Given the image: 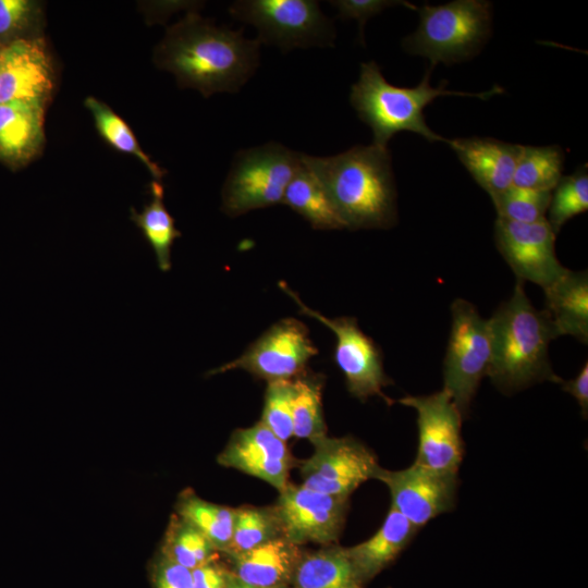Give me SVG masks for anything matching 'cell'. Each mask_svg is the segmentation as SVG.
Wrapping results in <instances>:
<instances>
[{
  "mask_svg": "<svg viewBox=\"0 0 588 588\" xmlns=\"http://www.w3.org/2000/svg\"><path fill=\"white\" fill-rule=\"evenodd\" d=\"M294 394L293 380L268 382L265 394L260 421L284 442L293 437L292 408Z\"/></svg>",
  "mask_w": 588,
  "mask_h": 588,
  "instance_id": "e575fe53",
  "label": "cell"
},
{
  "mask_svg": "<svg viewBox=\"0 0 588 588\" xmlns=\"http://www.w3.org/2000/svg\"><path fill=\"white\" fill-rule=\"evenodd\" d=\"M314 453L301 462L303 486L330 495L348 498L380 468L377 457L351 436H324L311 442Z\"/></svg>",
  "mask_w": 588,
  "mask_h": 588,
  "instance_id": "8fae6325",
  "label": "cell"
},
{
  "mask_svg": "<svg viewBox=\"0 0 588 588\" xmlns=\"http://www.w3.org/2000/svg\"><path fill=\"white\" fill-rule=\"evenodd\" d=\"M274 504L283 537L295 544L335 543L342 532L348 498L324 494L290 483Z\"/></svg>",
  "mask_w": 588,
  "mask_h": 588,
  "instance_id": "5bb4252c",
  "label": "cell"
},
{
  "mask_svg": "<svg viewBox=\"0 0 588 588\" xmlns=\"http://www.w3.org/2000/svg\"><path fill=\"white\" fill-rule=\"evenodd\" d=\"M491 358L487 376L500 390L514 392L534 383L563 380L553 371L550 342L559 338L549 316L538 310L516 280L512 296L488 319Z\"/></svg>",
  "mask_w": 588,
  "mask_h": 588,
  "instance_id": "3957f363",
  "label": "cell"
},
{
  "mask_svg": "<svg viewBox=\"0 0 588 588\" xmlns=\"http://www.w3.org/2000/svg\"><path fill=\"white\" fill-rule=\"evenodd\" d=\"M156 588H193L192 571L161 555L155 569Z\"/></svg>",
  "mask_w": 588,
  "mask_h": 588,
  "instance_id": "8d00e7d4",
  "label": "cell"
},
{
  "mask_svg": "<svg viewBox=\"0 0 588 588\" xmlns=\"http://www.w3.org/2000/svg\"><path fill=\"white\" fill-rule=\"evenodd\" d=\"M302 162L317 177L346 229H389L397 221L396 188L388 148L357 145Z\"/></svg>",
  "mask_w": 588,
  "mask_h": 588,
  "instance_id": "7a4b0ae2",
  "label": "cell"
},
{
  "mask_svg": "<svg viewBox=\"0 0 588 588\" xmlns=\"http://www.w3.org/2000/svg\"><path fill=\"white\" fill-rule=\"evenodd\" d=\"M564 152L558 145H519L513 185L537 191H550L562 179Z\"/></svg>",
  "mask_w": 588,
  "mask_h": 588,
  "instance_id": "4316f807",
  "label": "cell"
},
{
  "mask_svg": "<svg viewBox=\"0 0 588 588\" xmlns=\"http://www.w3.org/2000/svg\"><path fill=\"white\" fill-rule=\"evenodd\" d=\"M587 209L588 173L587 164H584L572 174L562 176L552 189L546 219L558 234L568 220Z\"/></svg>",
  "mask_w": 588,
  "mask_h": 588,
  "instance_id": "1f68e13d",
  "label": "cell"
},
{
  "mask_svg": "<svg viewBox=\"0 0 588 588\" xmlns=\"http://www.w3.org/2000/svg\"><path fill=\"white\" fill-rule=\"evenodd\" d=\"M3 46L0 44V49L2 48Z\"/></svg>",
  "mask_w": 588,
  "mask_h": 588,
  "instance_id": "b9f144b4",
  "label": "cell"
},
{
  "mask_svg": "<svg viewBox=\"0 0 588 588\" xmlns=\"http://www.w3.org/2000/svg\"><path fill=\"white\" fill-rule=\"evenodd\" d=\"M284 441L261 421L235 430L218 463L259 478L281 492L289 485V474L295 465Z\"/></svg>",
  "mask_w": 588,
  "mask_h": 588,
  "instance_id": "2e32d148",
  "label": "cell"
},
{
  "mask_svg": "<svg viewBox=\"0 0 588 588\" xmlns=\"http://www.w3.org/2000/svg\"><path fill=\"white\" fill-rule=\"evenodd\" d=\"M417 29L402 40L403 49L438 63L451 65L477 56L492 33V4L487 0H455L417 7Z\"/></svg>",
  "mask_w": 588,
  "mask_h": 588,
  "instance_id": "5b68a950",
  "label": "cell"
},
{
  "mask_svg": "<svg viewBox=\"0 0 588 588\" xmlns=\"http://www.w3.org/2000/svg\"><path fill=\"white\" fill-rule=\"evenodd\" d=\"M562 388L572 394L580 406L581 415L586 418L588 414V364L587 362L579 370L578 375L567 381H562Z\"/></svg>",
  "mask_w": 588,
  "mask_h": 588,
  "instance_id": "f35d334b",
  "label": "cell"
},
{
  "mask_svg": "<svg viewBox=\"0 0 588 588\" xmlns=\"http://www.w3.org/2000/svg\"><path fill=\"white\" fill-rule=\"evenodd\" d=\"M303 554L301 546L279 537L229 556L238 580L258 588H286Z\"/></svg>",
  "mask_w": 588,
  "mask_h": 588,
  "instance_id": "ffe728a7",
  "label": "cell"
},
{
  "mask_svg": "<svg viewBox=\"0 0 588 588\" xmlns=\"http://www.w3.org/2000/svg\"><path fill=\"white\" fill-rule=\"evenodd\" d=\"M41 5L33 0H0V44L40 37Z\"/></svg>",
  "mask_w": 588,
  "mask_h": 588,
  "instance_id": "836d02e7",
  "label": "cell"
},
{
  "mask_svg": "<svg viewBox=\"0 0 588 588\" xmlns=\"http://www.w3.org/2000/svg\"><path fill=\"white\" fill-rule=\"evenodd\" d=\"M555 236L547 219L520 223L497 218L494 223L495 246L517 280L530 281L543 290L568 270L556 257Z\"/></svg>",
  "mask_w": 588,
  "mask_h": 588,
  "instance_id": "4fadbf2b",
  "label": "cell"
},
{
  "mask_svg": "<svg viewBox=\"0 0 588 588\" xmlns=\"http://www.w3.org/2000/svg\"><path fill=\"white\" fill-rule=\"evenodd\" d=\"M544 291L546 308L559 336L571 335L588 343V274L567 272Z\"/></svg>",
  "mask_w": 588,
  "mask_h": 588,
  "instance_id": "7402d4cb",
  "label": "cell"
},
{
  "mask_svg": "<svg viewBox=\"0 0 588 588\" xmlns=\"http://www.w3.org/2000/svg\"><path fill=\"white\" fill-rule=\"evenodd\" d=\"M353 588H362V587H360V586H355V587H353Z\"/></svg>",
  "mask_w": 588,
  "mask_h": 588,
  "instance_id": "60d3db41",
  "label": "cell"
},
{
  "mask_svg": "<svg viewBox=\"0 0 588 588\" xmlns=\"http://www.w3.org/2000/svg\"><path fill=\"white\" fill-rule=\"evenodd\" d=\"M418 529L392 506L381 527L364 542L344 548L359 584L390 565L407 547Z\"/></svg>",
  "mask_w": 588,
  "mask_h": 588,
  "instance_id": "44dd1931",
  "label": "cell"
},
{
  "mask_svg": "<svg viewBox=\"0 0 588 588\" xmlns=\"http://www.w3.org/2000/svg\"><path fill=\"white\" fill-rule=\"evenodd\" d=\"M330 3L336 8L338 16L342 20L354 19L358 22L359 40L365 45L364 26L368 19L381 13L384 9L404 5L416 11V5L402 0H335Z\"/></svg>",
  "mask_w": 588,
  "mask_h": 588,
  "instance_id": "d590c367",
  "label": "cell"
},
{
  "mask_svg": "<svg viewBox=\"0 0 588 588\" xmlns=\"http://www.w3.org/2000/svg\"><path fill=\"white\" fill-rule=\"evenodd\" d=\"M226 588H258V587L247 585V584L238 580L237 578H235L233 575H231Z\"/></svg>",
  "mask_w": 588,
  "mask_h": 588,
  "instance_id": "ab89813d",
  "label": "cell"
},
{
  "mask_svg": "<svg viewBox=\"0 0 588 588\" xmlns=\"http://www.w3.org/2000/svg\"><path fill=\"white\" fill-rule=\"evenodd\" d=\"M291 583L293 588H353L360 586L343 547L323 546L303 554Z\"/></svg>",
  "mask_w": 588,
  "mask_h": 588,
  "instance_id": "603a6c76",
  "label": "cell"
},
{
  "mask_svg": "<svg viewBox=\"0 0 588 588\" xmlns=\"http://www.w3.org/2000/svg\"><path fill=\"white\" fill-rule=\"evenodd\" d=\"M317 354L305 323L284 318L265 331L241 356L209 373L242 369L268 382L291 380L305 372L307 363Z\"/></svg>",
  "mask_w": 588,
  "mask_h": 588,
  "instance_id": "30bf717a",
  "label": "cell"
},
{
  "mask_svg": "<svg viewBox=\"0 0 588 588\" xmlns=\"http://www.w3.org/2000/svg\"><path fill=\"white\" fill-rule=\"evenodd\" d=\"M53 89V69L42 37L12 41L0 49V103L46 105Z\"/></svg>",
  "mask_w": 588,
  "mask_h": 588,
  "instance_id": "e0dca14e",
  "label": "cell"
},
{
  "mask_svg": "<svg viewBox=\"0 0 588 588\" xmlns=\"http://www.w3.org/2000/svg\"><path fill=\"white\" fill-rule=\"evenodd\" d=\"M431 71L429 68L415 87H397L384 78L375 61L360 64L359 78L352 85L350 102L358 118L371 128L373 145L388 148L389 140L402 131L414 132L429 142L446 144L448 139L433 132L426 123L424 109L429 103L437 97L448 95L487 100L504 91L500 86L481 93L453 91L445 88V82L439 87H431Z\"/></svg>",
  "mask_w": 588,
  "mask_h": 588,
  "instance_id": "277c9868",
  "label": "cell"
},
{
  "mask_svg": "<svg viewBox=\"0 0 588 588\" xmlns=\"http://www.w3.org/2000/svg\"><path fill=\"white\" fill-rule=\"evenodd\" d=\"M491 199L498 218L520 223H534L546 219L551 192L512 185Z\"/></svg>",
  "mask_w": 588,
  "mask_h": 588,
  "instance_id": "d6a6232c",
  "label": "cell"
},
{
  "mask_svg": "<svg viewBox=\"0 0 588 588\" xmlns=\"http://www.w3.org/2000/svg\"><path fill=\"white\" fill-rule=\"evenodd\" d=\"M279 285L297 304L301 314L318 320L334 333V362L345 377L348 392L363 402L370 396H379L391 405L393 401L382 391L392 383L384 372L382 353L375 341L359 329L357 320L352 317L328 318L306 306L285 282Z\"/></svg>",
  "mask_w": 588,
  "mask_h": 588,
  "instance_id": "9c48e42d",
  "label": "cell"
},
{
  "mask_svg": "<svg viewBox=\"0 0 588 588\" xmlns=\"http://www.w3.org/2000/svg\"><path fill=\"white\" fill-rule=\"evenodd\" d=\"M375 479L388 487L391 506L417 529L454 507L457 474L434 471L413 463L400 470L380 466Z\"/></svg>",
  "mask_w": 588,
  "mask_h": 588,
  "instance_id": "9a60e30c",
  "label": "cell"
},
{
  "mask_svg": "<svg viewBox=\"0 0 588 588\" xmlns=\"http://www.w3.org/2000/svg\"><path fill=\"white\" fill-rule=\"evenodd\" d=\"M176 515L205 535L217 551L224 552L229 547L235 509L208 502L192 490H185L176 503Z\"/></svg>",
  "mask_w": 588,
  "mask_h": 588,
  "instance_id": "484cf974",
  "label": "cell"
},
{
  "mask_svg": "<svg viewBox=\"0 0 588 588\" xmlns=\"http://www.w3.org/2000/svg\"><path fill=\"white\" fill-rule=\"evenodd\" d=\"M230 577L216 559L192 569L193 588H226Z\"/></svg>",
  "mask_w": 588,
  "mask_h": 588,
  "instance_id": "74e56055",
  "label": "cell"
},
{
  "mask_svg": "<svg viewBox=\"0 0 588 588\" xmlns=\"http://www.w3.org/2000/svg\"><path fill=\"white\" fill-rule=\"evenodd\" d=\"M45 106L27 101L0 103V161L17 169L39 154L45 140Z\"/></svg>",
  "mask_w": 588,
  "mask_h": 588,
  "instance_id": "d6986e66",
  "label": "cell"
},
{
  "mask_svg": "<svg viewBox=\"0 0 588 588\" xmlns=\"http://www.w3.org/2000/svg\"><path fill=\"white\" fill-rule=\"evenodd\" d=\"M451 315V332L443 360V390L464 417L482 378L488 373L490 330L488 319L463 298L452 303Z\"/></svg>",
  "mask_w": 588,
  "mask_h": 588,
  "instance_id": "ba28073f",
  "label": "cell"
},
{
  "mask_svg": "<svg viewBox=\"0 0 588 588\" xmlns=\"http://www.w3.org/2000/svg\"><path fill=\"white\" fill-rule=\"evenodd\" d=\"M151 199L140 212L131 209V220L142 231L143 236L154 249L161 271L171 269V249L181 232L163 203V187L156 180L150 183Z\"/></svg>",
  "mask_w": 588,
  "mask_h": 588,
  "instance_id": "d4e9b609",
  "label": "cell"
},
{
  "mask_svg": "<svg viewBox=\"0 0 588 588\" xmlns=\"http://www.w3.org/2000/svg\"><path fill=\"white\" fill-rule=\"evenodd\" d=\"M259 47L242 29L217 26L189 12L167 29L154 61L172 73L181 88H194L207 98L237 93L259 65Z\"/></svg>",
  "mask_w": 588,
  "mask_h": 588,
  "instance_id": "6da1fadb",
  "label": "cell"
},
{
  "mask_svg": "<svg viewBox=\"0 0 588 588\" xmlns=\"http://www.w3.org/2000/svg\"><path fill=\"white\" fill-rule=\"evenodd\" d=\"M84 105L93 114L96 128L107 143L120 152L135 156L156 180L163 176L166 171L144 152L135 134L119 114L93 96L87 97Z\"/></svg>",
  "mask_w": 588,
  "mask_h": 588,
  "instance_id": "4dcf8cb0",
  "label": "cell"
},
{
  "mask_svg": "<svg viewBox=\"0 0 588 588\" xmlns=\"http://www.w3.org/2000/svg\"><path fill=\"white\" fill-rule=\"evenodd\" d=\"M279 537L283 534L274 505H243L235 509L232 539L223 553H242Z\"/></svg>",
  "mask_w": 588,
  "mask_h": 588,
  "instance_id": "83f0119b",
  "label": "cell"
},
{
  "mask_svg": "<svg viewBox=\"0 0 588 588\" xmlns=\"http://www.w3.org/2000/svg\"><path fill=\"white\" fill-rule=\"evenodd\" d=\"M399 403L417 413L418 448L414 464L457 474L464 454L463 415L450 394L442 389L429 395H407Z\"/></svg>",
  "mask_w": 588,
  "mask_h": 588,
  "instance_id": "7c38bea8",
  "label": "cell"
},
{
  "mask_svg": "<svg viewBox=\"0 0 588 588\" xmlns=\"http://www.w3.org/2000/svg\"><path fill=\"white\" fill-rule=\"evenodd\" d=\"M161 553L191 571L217 558V549L207 537L179 515L171 516Z\"/></svg>",
  "mask_w": 588,
  "mask_h": 588,
  "instance_id": "f1b7e54d",
  "label": "cell"
},
{
  "mask_svg": "<svg viewBox=\"0 0 588 588\" xmlns=\"http://www.w3.org/2000/svg\"><path fill=\"white\" fill-rule=\"evenodd\" d=\"M229 13L253 25L260 44L277 46L283 52L334 45L333 23L314 0H238Z\"/></svg>",
  "mask_w": 588,
  "mask_h": 588,
  "instance_id": "52a82bcc",
  "label": "cell"
},
{
  "mask_svg": "<svg viewBox=\"0 0 588 588\" xmlns=\"http://www.w3.org/2000/svg\"><path fill=\"white\" fill-rule=\"evenodd\" d=\"M282 204L302 216L316 230L346 229L324 188L303 162L290 181Z\"/></svg>",
  "mask_w": 588,
  "mask_h": 588,
  "instance_id": "cb8c5ba5",
  "label": "cell"
},
{
  "mask_svg": "<svg viewBox=\"0 0 588 588\" xmlns=\"http://www.w3.org/2000/svg\"><path fill=\"white\" fill-rule=\"evenodd\" d=\"M446 144L490 197L513 185L519 144L490 137L454 138Z\"/></svg>",
  "mask_w": 588,
  "mask_h": 588,
  "instance_id": "ac0fdd59",
  "label": "cell"
},
{
  "mask_svg": "<svg viewBox=\"0 0 588 588\" xmlns=\"http://www.w3.org/2000/svg\"><path fill=\"white\" fill-rule=\"evenodd\" d=\"M301 164L302 152L275 142L238 150L222 187V211L236 217L282 204Z\"/></svg>",
  "mask_w": 588,
  "mask_h": 588,
  "instance_id": "8992f818",
  "label": "cell"
},
{
  "mask_svg": "<svg viewBox=\"0 0 588 588\" xmlns=\"http://www.w3.org/2000/svg\"><path fill=\"white\" fill-rule=\"evenodd\" d=\"M322 382L320 376L306 372L294 380L292 427L296 438L313 442L327 436L321 405Z\"/></svg>",
  "mask_w": 588,
  "mask_h": 588,
  "instance_id": "f546056e",
  "label": "cell"
}]
</instances>
